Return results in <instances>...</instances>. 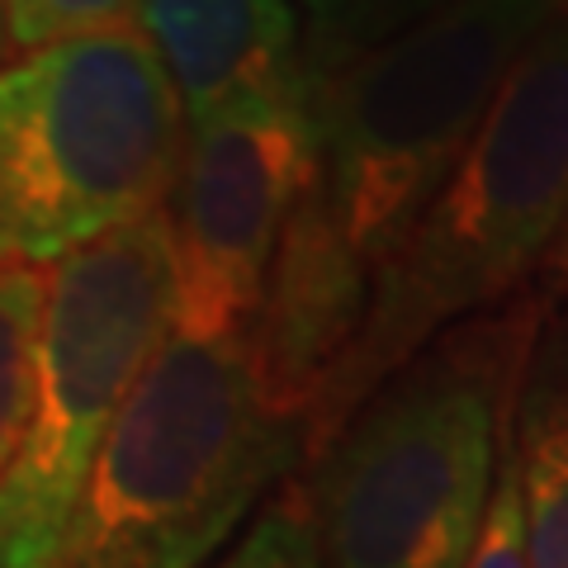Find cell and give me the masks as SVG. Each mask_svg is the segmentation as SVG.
Masks as SVG:
<instances>
[{"mask_svg": "<svg viewBox=\"0 0 568 568\" xmlns=\"http://www.w3.org/2000/svg\"><path fill=\"white\" fill-rule=\"evenodd\" d=\"M564 0H455L398 39L308 67V185L246 332L265 403L304 432L379 265L446 185L526 43Z\"/></svg>", "mask_w": 568, "mask_h": 568, "instance_id": "cell-1", "label": "cell"}, {"mask_svg": "<svg viewBox=\"0 0 568 568\" xmlns=\"http://www.w3.org/2000/svg\"><path fill=\"white\" fill-rule=\"evenodd\" d=\"M10 29V48H48L81 33L119 29L138 14V0H0Z\"/></svg>", "mask_w": 568, "mask_h": 568, "instance_id": "cell-13", "label": "cell"}, {"mask_svg": "<svg viewBox=\"0 0 568 568\" xmlns=\"http://www.w3.org/2000/svg\"><path fill=\"white\" fill-rule=\"evenodd\" d=\"M298 455L246 336L171 332L104 436L58 568H209Z\"/></svg>", "mask_w": 568, "mask_h": 568, "instance_id": "cell-4", "label": "cell"}, {"mask_svg": "<svg viewBox=\"0 0 568 568\" xmlns=\"http://www.w3.org/2000/svg\"><path fill=\"white\" fill-rule=\"evenodd\" d=\"M540 290H568V0L379 265L361 332L304 417V459L446 327Z\"/></svg>", "mask_w": 568, "mask_h": 568, "instance_id": "cell-2", "label": "cell"}, {"mask_svg": "<svg viewBox=\"0 0 568 568\" xmlns=\"http://www.w3.org/2000/svg\"><path fill=\"white\" fill-rule=\"evenodd\" d=\"M568 294V290H564ZM559 290L426 342L313 455L323 568H465L503 469L511 398Z\"/></svg>", "mask_w": 568, "mask_h": 568, "instance_id": "cell-3", "label": "cell"}, {"mask_svg": "<svg viewBox=\"0 0 568 568\" xmlns=\"http://www.w3.org/2000/svg\"><path fill=\"white\" fill-rule=\"evenodd\" d=\"M185 114L133 24L0 67V261L58 265L162 213Z\"/></svg>", "mask_w": 568, "mask_h": 568, "instance_id": "cell-5", "label": "cell"}, {"mask_svg": "<svg viewBox=\"0 0 568 568\" xmlns=\"http://www.w3.org/2000/svg\"><path fill=\"white\" fill-rule=\"evenodd\" d=\"M209 568H323V540L304 478H284L256 507L252 526L233 549H223Z\"/></svg>", "mask_w": 568, "mask_h": 568, "instance_id": "cell-12", "label": "cell"}, {"mask_svg": "<svg viewBox=\"0 0 568 568\" xmlns=\"http://www.w3.org/2000/svg\"><path fill=\"white\" fill-rule=\"evenodd\" d=\"M166 213L138 219L52 265L39 384L20 450L0 474V568H58L123 398L171 336Z\"/></svg>", "mask_w": 568, "mask_h": 568, "instance_id": "cell-6", "label": "cell"}, {"mask_svg": "<svg viewBox=\"0 0 568 568\" xmlns=\"http://www.w3.org/2000/svg\"><path fill=\"white\" fill-rule=\"evenodd\" d=\"M308 185L304 71L246 91L185 129L166 227L181 336H246L280 233Z\"/></svg>", "mask_w": 568, "mask_h": 568, "instance_id": "cell-7", "label": "cell"}, {"mask_svg": "<svg viewBox=\"0 0 568 568\" xmlns=\"http://www.w3.org/2000/svg\"><path fill=\"white\" fill-rule=\"evenodd\" d=\"M10 58V29H6V10H0V67Z\"/></svg>", "mask_w": 568, "mask_h": 568, "instance_id": "cell-15", "label": "cell"}, {"mask_svg": "<svg viewBox=\"0 0 568 568\" xmlns=\"http://www.w3.org/2000/svg\"><path fill=\"white\" fill-rule=\"evenodd\" d=\"M465 568H530L526 526H521V488H517V469H511L507 450H503V469H497L484 526H478V540L469 549Z\"/></svg>", "mask_w": 568, "mask_h": 568, "instance_id": "cell-14", "label": "cell"}, {"mask_svg": "<svg viewBox=\"0 0 568 568\" xmlns=\"http://www.w3.org/2000/svg\"><path fill=\"white\" fill-rule=\"evenodd\" d=\"M43 298H48L43 271L0 261V474L20 450V436L33 413Z\"/></svg>", "mask_w": 568, "mask_h": 568, "instance_id": "cell-10", "label": "cell"}, {"mask_svg": "<svg viewBox=\"0 0 568 568\" xmlns=\"http://www.w3.org/2000/svg\"><path fill=\"white\" fill-rule=\"evenodd\" d=\"M298 6L308 14L304 62L332 67L365 48L398 39L403 29L432 20L436 10L455 6V0H298Z\"/></svg>", "mask_w": 568, "mask_h": 568, "instance_id": "cell-11", "label": "cell"}, {"mask_svg": "<svg viewBox=\"0 0 568 568\" xmlns=\"http://www.w3.org/2000/svg\"><path fill=\"white\" fill-rule=\"evenodd\" d=\"M507 455L530 568H568V294L549 304L511 398Z\"/></svg>", "mask_w": 568, "mask_h": 568, "instance_id": "cell-9", "label": "cell"}, {"mask_svg": "<svg viewBox=\"0 0 568 568\" xmlns=\"http://www.w3.org/2000/svg\"><path fill=\"white\" fill-rule=\"evenodd\" d=\"M133 29L162 62L185 129L304 71L290 0H138Z\"/></svg>", "mask_w": 568, "mask_h": 568, "instance_id": "cell-8", "label": "cell"}]
</instances>
